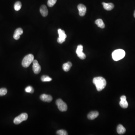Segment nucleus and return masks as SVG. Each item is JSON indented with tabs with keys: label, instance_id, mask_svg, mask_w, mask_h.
I'll list each match as a JSON object with an SVG mask.
<instances>
[{
	"label": "nucleus",
	"instance_id": "dca6fc26",
	"mask_svg": "<svg viewBox=\"0 0 135 135\" xmlns=\"http://www.w3.org/2000/svg\"><path fill=\"white\" fill-rule=\"evenodd\" d=\"M117 131L119 134H124L126 132V129L123 125L120 124L117 127Z\"/></svg>",
	"mask_w": 135,
	"mask_h": 135
},
{
	"label": "nucleus",
	"instance_id": "7ed1b4c3",
	"mask_svg": "<svg viewBox=\"0 0 135 135\" xmlns=\"http://www.w3.org/2000/svg\"><path fill=\"white\" fill-rule=\"evenodd\" d=\"M34 60V56L32 54L26 55L22 60V65L25 68H28L33 62Z\"/></svg>",
	"mask_w": 135,
	"mask_h": 135
},
{
	"label": "nucleus",
	"instance_id": "6e6552de",
	"mask_svg": "<svg viewBox=\"0 0 135 135\" xmlns=\"http://www.w3.org/2000/svg\"><path fill=\"white\" fill-rule=\"evenodd\" d=\"M79 11V14L80 16H83L85 15L86 12V7L82 4H79L77 6Z\"/></svg>",
	"mask_w": 135,
	"mask_h": 135
},
{
	"label": "nucleus",
	"instance_id": "f257e3e1",
	"mask_svg": "<svg viewBox=\"0 0 135 135\" xmlns=\"http://www.w3.org/2000/svg\"><path fill=\"white\" fill-rule=\"evenodd\" d=\"M93 82L98 91H101L105 88L107 84L105 79L101 77H95L93 79Z\"/></svg>",
	"mask_w": 135,
	"mask_h": 135
},
{
	"label": "nucleus",
	"instance_id": "9b49d317",
	"mask_svg": "<svg viewBox=\"0 0 135 135\" xmlns=\"http://www.w3.org/2000/svg\"><path fill=\"white\" fill-rule=\"evenodd\" d=\"M23 34V30L21 28L17 29L15 31L13 38L15 40H18L20 38V35Z\"/></svg>",
	"mask_w": 135,
	"mask_h": 135
},
{
	"label": "nucleus",
	"instance_id": "423d86ee",
	"mask_svg": "<svg viewBox=\"0 0 135 135\" xmlns=\"http://www.w3.org/2000/svg\"><path fill=\"white\" fill-rule=\"evenodd\" d=\"M58 34H59V38H57V41L59 43L62 44L65 41L66 38V35L65 31L62 29H59L58 30Z\"/></svg>",
	"mask_w": 135,
	"mask_h": 135
},
{
	"label": "nucleus",
	"instance_id": "20e7f679",
	"mask_svg": "<svg viewBox=\"0 0 135 135\" xmlns=\"http://www.w3.org/2000/svg\"><path fill=\"white\" fill-rule=\"evenodd\" d=\"M28 118V115L26 113H22L15 118L14 120V124L18 125L22 122L26 121Z\"/></svg>",
	"mask_w": 135,
	"mask_h": 135
},
{
	"label": "nucleus",
	"instance_id": "0eeeda50",
	"mask_svg": "<svg viewBox=\"0 0 135 135\" xmlns=\"http://www.w3.org/2000/svg\"><path fill=\"white\" fill-rule=\"evenodd\" d=\"M33 70L35 74H38L41 71V67L37 60H34L33 61Z\"/></svg>",
	"mask_w": 135,
	"mask_h": 135
},
{
	"label": "nucleus",
	"instance_id": "39448f33",
	"mask_svg": "<svg viewBox=\"0 0 135 135\" xmlns=\"http://www.w3.org/2000/svg\"><path fill=\"white\" fill-rule=\"evenodd\" d=\"M56 104L57 105L58 109L60 111L63 112L67 110L68 108L67 105L60 99H59L56 100Z\"/></svg>",
	"mask_w": 135,
	"mask_h": 135
},
{
	"label": "nucleus",
	"instance_id": "ddd939ff",
	"mask_svg": "<svg viewBox=\"0 0 135 135\" xmlns=\"http://www.w3.org/2000/svg\"><path fill=\"white\" fill-rule=\"evenodd\" d=\"M99 113L97 111H93L90 112L88 115V118L90 120H93L98 116Z\"/></svg>",
	"mask_w": 135,
	"mask_h": 135
},
{
	"label": "nucleus",
	"instance_id": "9d476101",
	"mask_svg": "<svg viewBox=\"0 0 135 135\" xmlns=\"http://www.w3.org/2000/svg\"><path fill=\"white\" fill-rule=\"evenodd\" d=\"M40 98L42 101L45 102H51L53 99V98L51 96L45 94L41 95Z\"/></svg>",
	"mask_w": 135,
	"mask_h": 135
},
{
	"label": "nucleus",
	"instance_id": "a211bd4d",
	"mask_svg": "<svg viewBox=\"0 0 135 135\" xmlns=\"http://www.w3.org/2000/svg\"><path fill=\"white\" fill-rule=\"evenodd\" d=\"M21 6H22V5H21V2L19 1H17L15 3L14 8L15 11H18L21 8Z\"/></svg>",
	"mask_w": 135,
	"mask_h": 135
},
{
	"label": "nucleus",
	"instance_id": "aec40b11",
	"mask_svg": "<svg viewBox=\"0 0 135 135\" xmlns=\"http://www.w3.org/2000/svg\"><path fill=\"white\" fill-rule=\"evenodd\" d=\"M83 46L82 45H79L77 46V49L76 51V53L77 54H79L83 52Z\"/></svg>",
	"mask_w": 135,
	"mask_h": 135
},
{
	"label": "nucleus",
	"instance_id": "b1692460",
	"mask_svg": "<svg viewBox=\"0 0 135 135\" xmlns=\"http://www.w3.org/2000/svg\"><path fill=\"white\" fill-rule=\"evenodd\" d=\"M56 134L57 135H67L68 134L66 131L63 130H58L56 132Z\"/></svg>",
	"mask_w": 135,
	"mask_h": 135
},
{
	"label": "nucleus",
	"instance_id": "f3484780",
	"mask_svg": "<svg viewBox=\"0 0 135 135\" xmlns=\"http://www.w3.org/2000/svg\"><path fill=\"white\" fill-rule=\"evenodd\" d=\"M95 23L98 26V27L101 28L103 29L105 27V25L102 19H97L95 21Z\"/></svg>",
	"mask_w": 135,
	"mask_h": 135
},
{
	"label": "nucleus",
	"instance_id": "393cba45",
	"mask_svg": "<svg viewBox=\"0 0 135 135\" xmlns=\"http://www.w3.org/2000/svg\"><path fill=\"white\" fill-rule=\"evenodd\" d=\"M77 56L78 57H79L81 59H85L86 57V56L85 54L83 53V52H82L81 53L79 54H77Z\"/></svg>",
	"mask_w": 135,
	"mask_h": 135
},
{
	"label": "nucleus",
	"instance_id": "a878e982",
	"mask_svg": "<svg viewBox=\"0 0 135 135\" xmlns=\"http://www.w3.org/2000/svg\"><path fill=\"white\" fill-rule=\"evenodd\" d=\"M134 17L135 18V11H134Z\"/></svg>",
	"mask_w": 135,
	"mask_h": 135
},
{
	"label": "nucleus",
	"instance_id": "1a4fd4ad",
	"mask_svg": "<svg viewBox=\"0 0 135 135\" xmlns=\"http://www.w3.org/2000/svg\"><path fill=\"white\" fill-rule=\"evenodd\" d=\"M120 106L124 108H126L128 107V104L127 101V97L125 96H122L121 97V101L119 103Z\"/></svg>",
	"mask_w": 135,
	"mask_h": 135
},
{
	"label": "nucleus",
	"instance_id": "412c9836",
	"mask_svg": "<svg viewBox=\"0 0 135 135\" xmlns=\"http://www.w3.org/2000/svg\"><path fill=\"white\" fill-rule=\"evenodd\" d=\"M57 2V0H48L47 2V5L49 7H53Z\"/></svg>",
	"mask_w": 135,
	"mask_h": 135
},
{
	"label": "nucleus",
	"instance_id": "f8f14e48",
	"mask_svg": "<svg viewBox=\"0 0 135 135\" xmlns=\"http://www.w3.org/2000/svg\"><path fill=\"white\" fill-rule=\"evenodd\" d=\"M40 12L43 17H47L48 14V10L47 6L45 5H42L40 8Z\"/></svg>",
	"mask_w": 135,
	"mask_h": 135
},
{
	"label": "nucleus",
	"instance_id": "6ab92c4d",
	"mask_svg": "<svg viewBox=\"0 0 135 135\" xmlns=\"http://www.w3.org/2000/svg\"><path fill=\"white\" fill-rule=\"evenodd\" d=\"M52 79L50 77H49L48 76H43L41 77V81L44 82H50L52 80Z\"/></svg>",
	"mask_w": 135,
	"mask_h": 135
},
{
	"label": "nucleus",
	"instance_id": "f03ea898",
	"mask_svg": "<svg viewBox=\"0 0 135 135\" xmlns=\"http://www.w3.org/2000/svg\"><path fill=\"white\" fill-rule=\"evenodd\" d=\"M125 55V52L122 49H118L114 51L112 54L113 59L115 61H117L124 58Z\"/></svg>",
	"mask_w": 135,
	"mask_h": 135
},
{
	"label": "nucleus",
	"instance_id": "5701e85b",
	"mask_svg": "<svg viewBox=\"0 0 135 135\" xmlns=\"http://www.w3.org/2000/svg\"><path fill=\"white\" fill-rule=\"evenodd\" d=\"M7 90L6 88H3L0 89V96L5 95L7 93Z\"/></svg>",
	"mask_w": 135,
	"mask_h": 135
},
{
	"label": "nucleus",
	"instance_id": "4be33fe9",
	"mask_svg": "<svg viewBox=\"0 0 135 135\" xmlns=\"http://www.w3.org/2000/svg\"><path fill=\"white\" fill-rule=\"evenodd\" d=\"M25 91L26 92L32 93L34 92V89L32 86H28L26 88Z\"/></svg>",
	"mask_w": 135,
	"mask_h": 135
},
{
	"label": "nucleus",
	"instance_id": "2eb2a0df",
	"mask_svg": "<svg viewBox=\"0 0 135 135\" xmlns=\"http://www.w3.org/2000/svg\"><path fill=\"white\" fill-rule=\"evenodd\" d=\"M72 66V63L71 62H68L66 63H64L63 65V69L65 72H68L70 70Z\"/></svg>",
	"mask_w": 135,
	"mask_h": 135
},
{
	"label": "nucleus",
	"instance_id": "4468645a",
	"mask_svg": "<svg viewBox=\"0 0 135 135\" xmlns=\"http://www.w3.org/2000/svg\"><path fill=\"white\" fill-rule=\"evenodd\" d=\"M102 5L103 6L104 9L107 11H110L113 9L114 8V5L113 3H102Z\"/></svg>",
	"mask_w": 135,
	"mask_h": 135
}]
</instances>
